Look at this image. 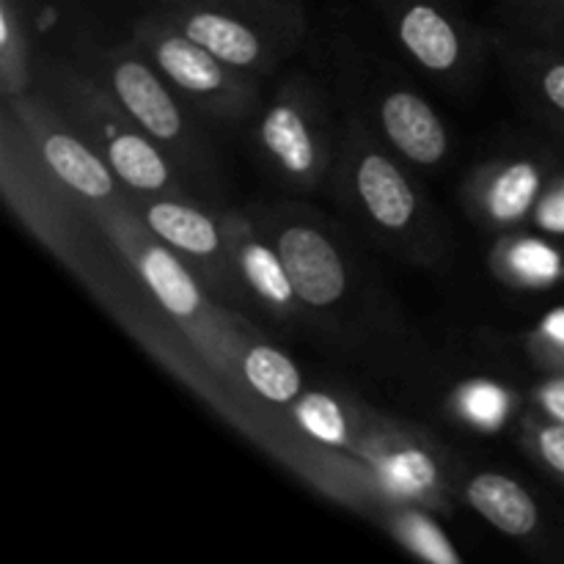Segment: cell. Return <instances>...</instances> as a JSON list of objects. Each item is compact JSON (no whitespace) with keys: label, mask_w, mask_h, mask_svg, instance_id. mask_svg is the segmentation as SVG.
Returning a JSON list of instances; mask_svg holds the SVG:
<instances>
[{"label":"cell","mask_w":564,"mask_h":564,"mask_svg":"<svg viewBox=\"0 0 564 564\" xmlns=\"http://www.w3.org/2000/svg\"><path fill=\"white\" fill-rule=\"evenodd\" d=\"M400 47L433 77H457L468 64L471 33L444 0H380Z\"/></svg>","instance_id":"cell-11"},{"label":"cell","mask_w":564,"mask_h":564,"mask_svg":"<svg viewBox=\"0 0 564 564\" xmlns=\"http://www.w3.org/2000/svg\"><path fill=\"white\" fill-rule=\"evenodd\" d=\"M292 416L303 433L328 449H358L350 411L328 391H303L292 405Z\"/></svg>","instance_id":"cell-21"},{"label":"cell","mask_w":564,"mask_h":564,"mask_svg":"<svg viewBox=\"0 0 564 564\" xmlns=\"http://www.w3.org/2000/svg\"><path fill=\"white\" fill-rule=\"evenodd\" d=\"M529 352L549 372H564V308L551 312L529 336Z\"/></svg>","instance_id":"cell-26"},{"label":"cell","mask_w":564,"mask_h":564,"mask_svg":"<svg viewBox=\"0 0 564 564\" xmlns=\"http://www.w3.org/2000/svg\"><path fill=\"white\" fill-rule=\"evenodd\" d=\"M152 11L253 77L270 75L306 31L295 0H158Z\"/></svg>","instance_id":"cell-3"},{"label":"cell","mask_w":564,"mask_h":564,"mask_svg":"<svg viewBox=\"0 0 564 564\" xmlns=\"http://www.w3.org/2000/svg\"><path fill=\"white\" fill-rule=\"evenodd\" d=\"M220 224H224L231 268L246 297H253L264 312L279 319L297 317L303 303L292 286L275 242L268 240L248 215L235 209L220 213Z\"/></svg>","instance_id":"cell-14"},{"label":"cell","mask_w":564,"mask_h":564,"mask_svg":"<svg viewBox=\"0 0 564 564\" xmlns=\"http://www.w3.org/2000/svg\"><path fill=\"white\" fill-rule=\"evenodd\" d=\"M240 375L251 391L273 405H295L303 394V375L297 364L286 352L275 350L273 345L253 341L240 352Z\"/></svg>","instance_id":"cell-19"},{"label":"cell","mask_w":564,"mask_h":564,"mask_svg":"<svg viewBox=\"0 0 564 564\" xmlns=\"http://www.w3.org/2000/svg\"><path fill=\"white\" fill-rule=\"evenodd\" d=\"M75 64L86 69L127 110V116L169 154L191 191L202 202H213L215 185H218L213 147L207 135L187 119L191 105L165 80L154 61L130 39L116 47L80 42Z\"/></svg>","instance_id":"cell-1"},{"label":"cell","mask_w":564,"mask_h":564,"mask_svg":"<svg viewBox=\"0 0 564 564\" xmlns=\"http://www.w3.org/2000/svg\"><path fill=\"white\" fill-rule=\"evenodd\" d=\"M3 187L6 198L14 209H20L28 229L36 231L50 248L64 251L61 242L69 246V226H66L64 207H75L77 202L53 174L33 149L17 116L3 105Z\"/></svg>","instance_id":"cell-10"},{"label":"cell","mask_w":564,"mask_h":564,"mask_svg":"<svg viewBox=\"0 0 564 564\" xmlns=\"http://www.w3.org/2000/svg\"><path fill=\"white\" fill-rule=\"evenodd\" d=\"M490 268L501 281L523 290H540L560 281L562 275V257L551 242L540 237L512 231L496 242L490 253Z\"/></svg>","instance_id":"cell-18"},{"label":"cell","mask_w":564,"mask_h":564,"mask_svg":"<svg viewBox=\"0 0 564 564\" xmlns=\"http://www.w3.org/2000/svg\"><path fill=\"white\" fill-rule=\"evenodd\" d=\"M463 501L507 538L527 540L540 529V507L518 479L479 471L463 485Z\"/></svg>","instance_id":"cell-17"},{"label":"cell","mask_w":564,"mask_h":564,"mask_svg":"<svg viewBox=\"0 0 564 564\" xmlns=\"http://www.w3.org/2000/svg\"><path fill=\"white\" fill-rule=\"evenodd\" d=\"M532 405L540 416L564 424V372H551L543 383L534 386Z\"/></svg>","instance_id":"cell-28"},{"label":"cell","mask_w":564,"mask_h":564,"mask_svg":"<svg viewBox=\"0 0 564 564\" xmlns=\"http://www.w3.org/2000/svg\"><path fill=\"white\" fill-rule=\"evenodd\" d=\"M132 42L154 61L165 80L196 113L224 124H240L262 108L259 77L220 61L154 11L132 25Z\"/></svg>","instance_id":"cell-4"},{"label":"cell","mask_w":564,"mask_h":564,"mask_svg":"<svg viewBox=\"0 0 564 564\" xmlns=\"http://www.w3.org/2000/svg\"><path fill=\"white\" fill-rule=\"evenodd\" d=\"M339 180L369 229L391 242H416L424 229V202L402 165L361 121H350L339 141Z\"/></svg>","instance_id":"cell-7"},{"label":"cell","mask_w":564,"mask_h":564,"mask_svg":"<svg viewBox=\"0 0 564 564\" xmlns=\"http://www.w3.org/2000/svg\"><path fill=\"white\" fill-rule=\"evenodd\" d=\"M532 3H538L549 14H564V0H532Z\"/></svg>","instance_id":"cell-29"},{"label":"cell","mask_w":564,"mask_h":564,"mask_svg":"<svg viewBox=\"0 0 564 564\" xmlns=\"http://www.w3.org/2000/svg\"><path fill=\"white\" fill-rule=\"evenodd\" d=\"M378 127L394 154L416 169H435L449 158V130L433 105L411 88H389L378 102Z\"/></svg>","instance_id":"cell-16"},{"label":"cell","mask_w":564,"mask_h":564,"mask_svg":"<svg viewBox=\"0 0 564 564\" xmlns=\"http://www.w3.org/2000/svg\"><path fill=\"white\" fill-rule=\"evenodd\" d=\"M455 413L474 430L494 433L510 416L512 397L501 386L488 383V380H474V383L460 386L455 391Z\"/></svg>","instance_id":"cell-24"},{"label":"cell","mask_w":564,"mask_h":564,"mask_svg":"<svg viewBox=\"0 0 564 564\" xmlns=\"http://www.w3.org/2000/svg\"><path fill=\"white\" fill-rule=\"evenodd\" d=\"M356 457L375 474V485L394 505L446 507V477L438 455L408 433L369 435Z\"/></svg>","instance_id":"cell-13"},{"label":"cell","mask_w":564,"mask_h":564,"mask_svg":"<svg viewBox=\"0 0 564 564\" xmlns=\"http://www.w3.org/2000/svg\"><path fill=\"white\" fill-rule=\"evenodd\" d=\"M0 80L3 97H17L33 86L31 36L25 11L17 0L0 3Z\"/></svg>","instance_id":"cell-22"},{"label":"cell","mask_w":564,"mask_h":564,"mask_svg":"<svg viewBox=\"0 0 564 564\" xmlns=\"http://www.w3.org/2000/svg\"><path fill=\"white\" fill-rule=\"evenodd\" d=\"M3 105L17 116L50 174L80 202V207H102L127 196L102 154L72 127L47 94L31 86L17 97H3Z\"/></svg>","instance_id":"cell-8"},{"label":"cell","mask_w":564,"mask_h":564,"mask_svg":"<svg viewBox=\"0 0 564 564\" xmlns=\"http://www.w3.org/2000/svg\"><path fill=\"white\" fill-rule=\"evenodd\" d=\"M521 446L534 463L554 474L564 482V424L540 416L538 411L527 413L521 422Z\"/></svg>","instance_id":"cell-25"},{"label":"cell","mask_w":564,"mask_h":564,"mask_svg":"<svg viewBox=\"0 0 564 564\" xmlns=\"http://www.w3.org/2000/svg\"><path fill=\"white\" fill-rule=\"evenodd\" d=\"M270 240L279 248L292 286L308 312H330L350 290L347 262L319 226L303 218H281Z\"/></svg>","instance_id":"cell-12"},{"label":"cell","mask_w":564,"mask_h":564,"mask_svg":"<svg viewBox=\"0 0 564 564\" xmlns=\"http://www.w3.org/2000/svg\"><path fill=\"white\" fill-rule=\"evenodd\" d=\"M386 529L391 538L411 551L419 560L435 564H460L463 554L452 545L444 529L435 523L433 516L422 510V505H394L386 516Z\"/></svg>","instance_id":"cell-20"},{"label":"cell","mask_w":564,"mask_h":564,"mask_svg":"<svg viewBox=\"0 0 564 564\" xmlns=\"http://www.w3.org/2000/svg\"><path fill=\"white\" fill-rule=\"evenodd\" d=\"M91 218L108 231L110 242L130 259L138 279L147 284L158 306L182 325L191 336L207 339L215 334V308L198 284L191 264L171 246H165L141 220L130 196L91 207Z\"/></svg>","instance_id":"cell-6"},{"label":"cell","mask_w":564,"mask_h":564,"mask_svg":"<svg viewBox=\"0 0 564 564\" xmlns=\"http://www.w3.org/2000/svg\"><path fill=\"white\" fill-rule=\"evenodd\" d=\"M42 75L44 94L102 154L127 196H182L202 202L169 154L75 61H53Z\"/></svg>","instance_id":"cell-2"},{"label":"cell","mask_w":564,"mask_h":564,"mask_svg":"<svg viewBox=\"0 0 564 564\" xmlns=\"http://www.w3.org/2000/svg\"><path fill=\"white\" fill-rule=\"evenodd\" d=\"M532 224L543 235L564 237V169L551 176L549 187H545L543 198L532 215Z\"/></svg>","instance_id":"cell-27"},{"label":"cell","mask_w":564,"mask_h":564,"mask_svg":"<svg viewBox=\"0 0 564 564\" xmlns=\"http://www.w3.org/2000/svg\"><path fill=\"white\" fill-rule=\"evenodd\" d=\"M253 138L268 169L295 191H317L339 154L323 99L303 77L279 83L259 108Z\"/></svg>","instance_id":"cell-5"},{"label":"cell","mask_w":564,"mask_h":564,"mask_svg":"<svg viewBox=\"0 0 564 564\" xmlns=\"http://www.w3.org/2000/svg\"><path fill=\"white\" fill-rule=\"evenodd\" d=\"M518 75L532 91L534 102L564 127V55L523 53L518 55Z\"/></svg>","instance_id":"cell-23"},{"label":"cell","mask_w":564,"mask_h":564,"mask_svg":"<svg viewBox=\"0 0 564 564\" xmlns=\"http://www.w3.org/2000/svg\"><path fill=\"white\" fill-rule=\"evenodd\" d=\"M551 176L549 165L538 158L494 160L468 180V209L494 231L521 226L534 215Z\"/></svg>","instance_id":"cell-15"},{"label":"cell","mask_w":564,"mask_h":564,"mask_svg":"<svg viewBox=\"0 0 564 564\" xmlns=\"http://www.w3.org/2000/svg\"><path fill=\"white\" fill-rule=\"evenodd\" d=\"M130 202L143 224L191 264L209 292L246 297L231 268L220 213L213 215L196 198L182 196H130Z\"/></svg>","instance_id":"cell-9"}]
</instances>
